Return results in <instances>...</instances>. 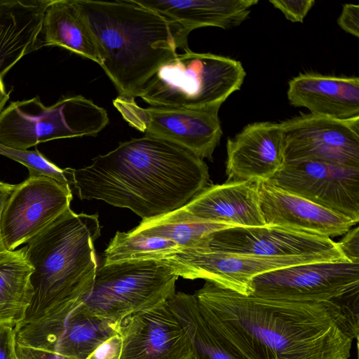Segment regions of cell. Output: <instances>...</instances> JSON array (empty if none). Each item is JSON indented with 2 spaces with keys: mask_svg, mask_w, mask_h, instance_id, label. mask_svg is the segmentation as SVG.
I'll return each instance as SVG.
<instances>
[{
  "mask_svg": "<svg viewBox=\"0 0 359 359\" xmlns=\"http://www.w3.org/2000/svg\"><path fill=\"white\" fill-rule=\"evenodd\" d=\"M194 295L208 326L241 359H348L358 339L333 304L244 295L210 281Z\"/></svg>",
  "mask_w": 359,
  "mask_h": 359,
  "instance_id": "obj_1",
  "label": "cell"
},
{
  "mask_svg": "<svg viewBox=\"0 0 359 359\" xmlns=\"http://www.w3.org/2000/svg\"><path fill=\"white\" fill-rule=\"evenodd\" d=\"M78 197L128 208L142 219L177 210L208 184V168L184 148L149 135L120 142L79 169H65Z\"/></svg>",
  "mask_w": 359,
  "mask_h": 359,
  "instance_id": "obj_2",
  "label": "cell"
},
{
  "mask_svg": "<svg viewBox=\"0 0 359 359\" xmlns=\"http://www.w3.org/2000/svg\"><path fill=\"white\" fill-rule=\"evenodd\" d=\"M76 1L119 96L135 99L163 62L189 49V31L135 0Z\"/></svg>",
  "mask_w": 359,
  "mask_h": 359,
  "instance_id": "obj_3",
  "label": "cell"
},
{
  "mask_svg": "<svg viewBox=\"0 0 359 359\" xmlns=\"http://www.w3.org/2000/svg\"><path fill=\"white\" fill-rule=\"evenodd\" d=\"M100 236L97 214H76L69 208L27 243L33 293L18 325L64 315L85 302L97 269L94 242Z\"/></svg>",
  "mask_w": 359,
  "mask_h": 359,
  "instance_id": "obj_4",
  "label": "cell"
},
{
  "mask_svg": "<svg viewBox=\"0 0 359 359\" xmlns=\"http://www.w3.org/2000/svg\"><path fill=\"white\" fill-rule=\"evenodd\" d=\"M245 75L238 60L188 49L163 62L135 97L155 107L219 109L241 88Z\"/></svg>",
  "mask_w": 359,
  "mask_h": 359,
  "instance_id": "obj_5",
  "label": "cell"
},
{
  "mask_svg": "<svg viewBox=\"0 0 359 359\" xmlns=\"http://www.w3.org/2000/svg\"><path fill=\"white\" fill-rule=\"evenodd\" d=\"M106 110L82 95L46 106L39 96L11 102L0 112V143L28 149L50 140L97 136L109 123Z\"/></svg>",
  "mask_w": 359,
  "mask_h": 359,
  "instance_id": "obj_6",
  "label": "cell"
},
{
  "mask_svg": "<svg viewBox=\"0 0 359 359\" xmlns=\"http://www.w3.org/2000/svg\"><path fill=\"white\" fill-rule=\"evenodd\" d=\"M177 275L157 260H131L97 268L92 291L82 305L120 327L129 316L152 309L175 293Z\"/></svg>",
  "mask_w": 359,
  "mask_h": 359,
  "instance_id": "obj_7",
  "label": "cell"
},
{
  "mask_svg": "<svg viewBox=\"0 0 359 359\" xmlns=\"http://www.w3.org/2000/svg\"><path fill=\"white\" fill-rule=\"evenodd\" d=\"M250 294L272 299L330 303L358 316L359 263L322 261L269 271L252 279Z\"/></svg>",
  "mask_w": 359,
  "mask_h": 359,
  "instance_id": "obj_8",
  "label": "cell"
},
{
  "mask_svg": "<svg viewBox=\"0 0 359 359\" xmlns=\"http://www.w3.org/2000/svg\"><path fill=\"white\" fill-rule=\"evenodd\" d=\"M194 294L175 293L121 325V359H194L191 339Z\"/></svg>",
  "mask_w": 359,
  "mask_h": 359,
  "instance_id": "obj_9",
  "label": "cell"
},
{
  "mask_svg": "<svg viewBox=\"0 0 359 359\" xmlns=\"http://www.w3.org/2000/svg\"><path fill=\"white\" fill-rule=\"evenodd\" d=\"M113 104L133 128L176 144L202 160L212 159L222 136L219 109L143 108L134 98L119 95Z\"/></svg>",
  "mask_w": 359,
  "mask_h": 359,
  "instance_id": "obj_10",
  "label": "cell"
},
{
  "mask_svg": "<svg viewBox=\"0 0 359 359\" xmlns=\"http://www.w3.org/2000/svg\"><path fill=\"white\" fill-rule=\"evenodd\" d=\"M280 125L285 163L313 161L359 168V116L337 119L301 114Z\"/></svg>",
  "mask_w": 359,
  "mask_h": 359,
  "instance_id": "obj_11",
  "label": "cell"
},
{
  "mask_svg": "<svg viewBox=\"0 0 359 359\" xmlns=\"http://www.w3.org/2000/svg\"><path fill=\"white\" fill-rule=\"evenodd\" d=\"M158 261L170 266L178 277L204 279L250 295L252 280L258 275L290 266L329 260L318 256L262 257L198 248L181 250Z\"/></svg>",
  "mask_w": 359,
  "mask_h": 359,
  "instance_id": "obj_12",
  "label": "cell"
},
{
  "mask_svg": "<svg viewBox=\"0 0 359 359\" xmlns=\"http://www.w3.org/2000/svg\"><path fill=\"white\" fill-rule=\"evenodd\" d=\"M72 191L44 175L29 176L17 184L3 211L1 241L7 251L27 243L70 208Z\"/></svg>",
  "mask_w": 359,
  "mask_h": 359,
  "instance_id": "obj_13",
  "label": "cell"
},
{
  "mask_svg": "<svg viewBox=\"0 0 359 359\" xmlns=\"http://www.w3.org/2000/svg\"><path fill=\"white\" fill-rule=\"evenodd\" d=\"M268 181L356 224L359 221V168L313 161L287 162Z\"/></svg>",
  "mask_w": 359,
  "mask_h": 359,
  "instance_id": "obj_14",
  "label": "cell"
},
{
  "mask_svg": "<svg viewBox=\"0 0 359 359\" xmlns=\"http://www.w3.org/2000/svg\"><path fill=\"white\" fill-rule=\"evenodd\" d=\"M15 341L74 359L87 358L120 327L92 314L82 304L61 316L16 325Z\"/></svg>",
  "mask_w": 359,
  "mask_h": 359,
  "instance_id": "obj_15",
  "label": "cell"
},
{
  "mask_svg": "<svg viewBox=\"0 0 359 359\" xmlns=\"http://www.w3.org/2000/svg\"><path fill=\"white\" fill-rule=\"evenodd\" d=\"M203 248L262 257L318 256L329 261L348 260L330 238L270 225L216 231L210 235Z\"/></svg>",
  "mask_w": 359,
  "mask_h": 359,
  "instance_id": "obj_16",
  "label": "cell"
},
{
  "mask_svg": "<svg viewBox=\"0 0 359 359\" xmlns=\"http://www.w3.org/2000/svg\"><path fill=\"white\" fill-rule=\"evenodd\" d=\"M168 221L262 226L257 182L229 181L206 186L184 206L158 217Z\"/></svg>",
  "mask_w": 359,
  "mask_h": 359,
  "instance_id": "obj_17",
  "label": "cell"
},
{
  "mask_svg": "<svg viewBox=\"0 0 359 359\" xmlns=\"http://www.w3.org/2000/svg\"><path fill=\"white\" fill-rule=\"evenodd\" d=\"M226 175L229 181H268L285 164L280 123L248 124L226 143Z\"/></svg>",
  "mask_w": 359,
  "mask_h": 359,
  "instance_id": "obj_18",
  "label": "cell"
},
{
  "mask_svg": "<svg viewBox=\"0 0 359 359\" xmlns=\"http://www.w3.org/2000/svg\"><path fill=\"white\" fill-rule=\"evenodd\" d=\"M257 187L266 225L331 238L346 234L356 224L344 215L283 190L269 181H258Z\"/></svg>",
  "mask_w": 359,
  "mask_h": 359,
  "instance_id": "obj_19",
  "label": "cell"
},
{
  "mask_svg": "<svg viewBox=\"0 0 359 359\" xmlns=\"http://www.w3.org/2000/svg\"><path fill=\"white\" fill-rule=\"evenodd\" d=\"M50 1L0 0V112L12 91L4 76L25 55L42 48L41 27Z\"/></svg>",
  "mask_w": 359,
  "mask_h": 359,
  "instance_id": "obj_20",
  "label": "cell"
},
{
  "mask_svg": "<svg viewBox=\"0 0 359 359\" xmlns=\"http://www.w3.org/2000/svg\"><path fill=\"white\" fill-rule=\"evenodd\" d=\"M290 103L310 114L337 119L359 116V78L300 74L288 83Z\"/></svg>",
  "mask_w": 359,
  "mask_h": 359,
  "instance_id": "obj_21",
  "label": "cell"
},
{
  "mask_svg": "<svg viewBox=\"0 0 359 359\" xmlns=\"http://www.w3.org/2000/svg\"><path fill=\"white\" fill-rule=\"evenodd\" d=\"M180 24L190 32L204 27L224 29L245 20L257 0H135Z\"/></svg>",
  "mask_w": 359,
  "mask_h": 359,
  "instance_id": "obj_22",
  "label": "cell"
},
{
  "mask_svg": "<svg viewBox=\"0 0 359 359\" xmlns=\"http://www.w3.org/2000/svg\"><path fill=\"white\" fill-rule=\"evenodd\" d=\"M40 39L41 47H62L102 64L96 41L76 0L50 1L43 14Z\"/></svg>",
  "mask_w": 359,
  "mask_h": 359,
  "instance_id": "obj_23",
  "label": "cell"
},
{
  "mask_svg": "<svg viewBox=\"0 0 359 359\" xmlns=\"http://www.w3.org/2000/svg\"><path fill=\"white\" fill-rule=\"evenodd\" d=\"M32 272L25 246L0 255V325L15 327L24 319L33 293Z\"/></svg>",
  "mask_w": 359,
  "mask_h": 359,
  "instance_id": "obj_24",
  "label": "cell"
},
{
  "mask_svg": "<svg viewBox=\"0 0 359 359\" xmlns=\"http://www.w3.org/2000/svg\"><path fill=\"white\" fill-rule=\"evenodd\" d=\"M231 227L236 226L212 222L168 221L155 217L142 219L131 231L170 241L181 250L204 248L207 245L210 235Z\"/></svg>",
  "mask_w": 359,
  "mask_h": 359,
  "instance_id": "obj_25",
  "label": "cell"
},
{
  "mask_svg": "<svg viewBox=\"0 0 359 359\" xmlns=\"http://www.w3.org/2000/svg\"><path fill=\"white\" fill-rule=\"evenodd\" d=\"M170 241L128 232L117 231L104 252V264L131 260H161L177 252Z\"/></svg>",
  "mask_w": 359,
  "mask_h": 359,
  "instance_id": "obj_26",
  "label": "cell"
},
{
  "mask_svg": "<svg viewBox=\"0 0 359 359\" xmlns=\"http://www.w3.org/2000/svg\"><path fill=\"white\" fill-rule=\"evenodd\" d=\"M191 324L194 359H241L229 351L208 326L199 312L194 295L191 304Z\"/></svg>",
  "mask_w": 359,
  "mask_h": 359,
  "instance_id": "obj_27",
  "label": "cell"
},
{
  "mask_svg": "<svg viewBox=\"0 0 359 359\" xmlns=\"http://www.w3.org/2000/svg\"><path fill=\"white\" fill-rule=\"evenodd\" d=\"M0 154L25 166L29 176L44 175L69 185L65 169H61L46 158L37 149H19L0 143Z\"/></svg>",
  "mask_w": 359,
  "mask_h": 359,
  "instance_id": "obj_28",
  "label": "cell"
},
{
  "mask_svg": "<svg viewBox=\"0 0 359 359\" xmlns=\"http://www.w3.org/2000/svg\"><path fill=\"white\" fill-rule=\"evenodd\" d=\"M269 2L293 22H302L315 4L313 0H271Z\"/></svg>",
  "mask_w": 359,
  "mask_h": 359,
  "instance_id": "obj_29",
  "label": "cell"
},
{
  "mask_svg": "<svg viewBox=\"0 0 359 359\" xmlns=\"http://www.w3.org/2000/svg\"><path fill=\"white\" fill-rule=\"evenodd\" d=\"M123 339L116 334L101 344L87 359H121Z\"/></svg>",
  "mask_w": 359,
  "mask_h": 359,
  "instance_id": "obj_30",
  "label": "cell"
},
{
  "mask_svg": "<svg viewBox=\"0 0 359 359\" xmlns=\"http://www.w3.org/2000/svg\"><path fill=\"white\" fill-rule=\"evenodd\" d=\"M339 26L346 32L359 36V5L344 4L337 19Z\"/></svg>",
  "mask_w": 359,
  "mask_h": 359,
  "instance_id": "obj_31",
  "label": "cell"
},
{
  "mask_svg": "<svg viewBox=\"0 0 359 359\" xmlns=\"http://www.w3.org/2000/svg\"><path fill=\"white\" fill-rule=\"evenodd\" d=\"M339 247L348 260L359 263V228L350 229L345 236L337 243Z\"/></svg>",
  "mask_w": 359,
  "mask_h": 359,
  "instance_id": "obj_32",
  "label": "cell"
},
{
  "mask_svg": "<svg viewBox=\"0 0 359 359\" xmlns=\"http://www.w3.org/2000/svg\"><path fill=\"white\" fill-rule=\"evenodd\" d=\"M15 327L0 325V359H16Z\"/></svg>",
  "mask_w": 359,
  "mask_h": 359,
  "instance_id": "obj_33",
  "label": "cell"
},
{
  "mask_svg": "<svg viewBox=\"0 0 359 359\" xmlns=\"http://www.w3.org/2000/svg\"><path fill=\"white\" fill-rule=\"evenodd\" d=\"M17 359H74L48 351L20 345L15 341Z\"/></svg>",
  "mask_w": 359,
  "mask_h": 359,
  "instance_id": "obj_34",
  "label": "cell"
},
{
  "mask_svg": "<svg viewBox=\"0 0 359 359\" xmlns=\"http://www.w3.org/2000/svg\"><path fill=\"white\" fill-rule=\"evenodd\" d=\"M16 187L17 184H11L0 181V222L5 206Z\"/></svg>",
  "mask_w": 359,
  "mask_h": 359,
  "instance_id": "obj_35",
  "label": "cell"
},
{
  "mask_svg": "<svg viewBox=\"0 0 359 359\" xmlns=\"http://www.w3.org/2000/svg\"><path fill=\"white\" fill-rule=\"evenodd\" d=\"M4 251H6L4 247L3 246L1 241H0V255L4 252Z\"/></svg>",
  "mask_w": 359,
  "mask_h": 359,
  "instance_id": "obj_36",
  "label": "cell"
},
{
  "mask_svg": "<svg viewBox=\"0 0 359 359\" xmlns=\"http://www.w3.org/2000/svg\"><path fill=\"white\" fill-rule=\"evenodd\" d=\"M16 359H17V358H16Z\"/></svg>",
  "mask_w": 359,
  "mask_h": 359,
  "instance_id": "obj_37",
  "label": "cell"
}]
</instances>
